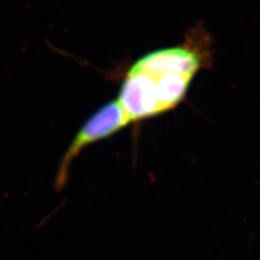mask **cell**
Listing matches in <instances>:
<instances>
[{"instance_id": "6da1fadb", "label": "cell", "mask_w": 260, "mask_h": 260, "mask_svg": "<svg viewBox=\"0 0 260 260\" xmlns=\"http://www.w3.org/2000/svg\"><path fill=\"white\" fill-rule=\"evenodd\" d=\"M210 60L209 36L202 29L194 30L180 46L154 50L136 60L117 98L130 123L176 108Z\"/></svg>"}, {"instance_id": "7a4b0ae2", "label": "cell", "mask_w": 260, "mask_h": 260, "mask_svg": "<svg viewBox=\"0 0 260 260\" xmlns=\"http://www.w3.org/2000/svg\"><path fill=\"white\" fill-rule=\"evenodd\" d=\"M128 124L130 122L117 99L106 103L93 113L84 122L67 149L57 172L56 189L60 190L66 185L71 164L86 147L111 137Z\"/></svg>"}]
</instances>
